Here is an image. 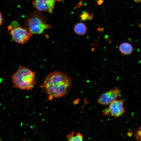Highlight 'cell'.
<instances>
[{
	"instance_id": "obj_3",
	"label": "cell",
	"mask_w": 141,
	"mask_h": 141,
	"mask_svg": "<svg viewBox=\"0 0 141 141\" xmlns=\"http://www.w3.org/2000/svg\"><path fill=\"white\" fill-rule=\"evenodd\" d=\"M46 23V18L40 11L37 10L28 15L25 22L24 27L32 34H40L45 30L51 27L50 25Z\"/></svg>"
},
{
	"instance_id": "obj_11",
	"label": "cell",
	"mask_w": 141,
	"mask_h": 141,
	"mask_svg": "<svg viewBox=\"0 0 141 141\" xmlns=\"http://www.w3.org/2000/svg\"><path fill=\"white\" fill-rule=\"evenodd\" d=\"M93 17V15L90 14L88 12L86 11H83L80 16V19L81 21L91 20Z\"/></svg>"
},
{
	"instance_id": "obj_13",
	"label": "cell",
	"mask_w": 141,
	"mask_h": 141,
	"mask_svg": "<svg viewBox=\"0 0 141 141\" xmlns=\"http://www.w3.org/2000/svg\"><path fill=\"white\" fill-rule=\"evenodd\" d=\"M3 20V17L2 13L0 11V26L2 25Z\"/></svg>"
},
{
	"instance_id": "obj_4",
	"label": "cell",
	"mask_w": 141,
	"mask_h": 141,
	"mask_svg": "<svg viewBox=\"0 0 141 141\" xmlns=\"http://www.w3.org/2000/svg\"><path fill=\"white\" fill-rule=\"evenodd\" d=\"M9 34L16 43L24 44L29 40L32 34L25 27L17 26L10 31Z\"/></svg>"
},
{
	"instance_id": "obj_12",
	"label": "cell",
	"mask_w": 141,
	"mask_h": 141,
	"mask_svg": "<svg viewBox=\"0 0 141 141\" xmlns=\"http://www.w3.org/2000/svg\"><path fill=\"white\" fill-rule=\"evenodd\" d=\"M135 136L137 140L141 141V126L136 131Z\"/></svg>"
},
{
	"instance_id": "obj_17",
	"label": "cell",
	"mask_w": 141,
	"mask_h": 141,
	"mask_svg": "<svg viewBox=\"0 0 141 141\" xmlns=\"http://www.w3.org/2000/svg\"></svg>"
},
{
	"instance_id": "obj_15",
	"label": "cell",
	"mask_w": 141,
	"mask_h": 141,
	"mask_svg": "<svg viewBox=\"0 0 141 141\" xmlns=\"http://www.w3.org/2000/svg\"><path fill=\"white\" fill-rule=\"evenodd\" d=\"M103 0H98L97 2V4L99 5H101L103 2Z\"/></svg>"
},
{
	"instance_id": "obj_9",
	"label": "cell",
	"mask_w": 141,
	"mask_h": 141,
	"mask_svg": "<svg viewBox=\"0 0 141 141\" xmlns=\"http://www.w3.org/2000/svg\"><path fill=\"white\" fill-rule=\"evenodd\" d=\"M87 27L86 25L83 22H79L76 24L74 27V32L79 35H84L87 32Z\"/></svg>"
},
{
	"instance_id": "obj_6",
	"label": "cell",
	"mask_w": 141,
	"mask_h": 141,
	"mask_svg": "<svg viewBox=\"0 0 141 141\" xmlns=\"http://www.w3.org/2000/svg\"><path fill=\"white\" fill-rule=\"evenodd\" d=\"M61 0H33L32 4L33 6L38 10L51 13L53 11L56 2Z\"/></svg>"
},
{
	"instance_id": "obj_2",
	"label": "cell",
	"mask_w": 141,
	"mask_h": 141,
	"mask_svg": "<svg viewBox=\"0 0 141 141\" xmlns=\"http://www.w3.org/2000/svg\"><path fill=\"white\" fill-rule=\"evenodd\" d=\"M11 80L14 86L22 90L32 89L36 83L35 73L28 68L20 66L13 74Z\"/></svg>"
},
{
	"instance_id": "obj_10",
	"label": "cell",
	"mask_w": 141,
	"mask_h": 141,
	"mask_svg": "<svg viewBox=\"0 0 141 141\" xmlns=\"http://www.w3.org/2000/svg\"><path fill=\"white\" fill-rule=\"evenodd\" d=\"M67 138L69 141H83V136L81 133H77L75 135L74 131L67 134Z\"/></svg>"
},
{
	"instance_id": "obj_7",
	"label": "cell",
	"mask_w": 141,
	"mask_h": 141,
	"mask_svg": "<svg viewBox=\"0 0 141 141\" xmlns=\"http://www.w3.org/2000/svg\"><path fill=\"white\" fill-rule=\"evenodd\" d=\"M109 105L107 109L110 115L118 117L122 116L125 112L124 102L122 99H116Z\"/></svg>"
},
{
	"instance_id": "obj_5",
	"label": "cell",
	"mask_w": 141,
	"mask_h": 141,
	"mask_svg": "<svg viewBox=\"0 0 141 141\" xmlns=\"http://www.w3.org/2000/svg\"><path fill=\"white\" fill-rule=\"evenodd\" d=\"M121 91L117 87L110 89L103 93L99 98L97 102L101 104H109L119 96Z\"/></svg>"
},
{
	"instance_id": "obj_14",
	"label": "cell",
	"mask_w": 141,
	"mask_h": 141,
	"mask_svg": "<svg viewBox=\"0 0 141 141\" xmlns=\"http://www.w3.org/2000/svg\"><path fill=\"white\" fill-rule=\"evenodd\" d=\"M83 2L82 1H80L78 4L76 5V7H80L83 4Z\"/></svg>"
},
{
	"instance_id": "obj_16",
	"label": "cell",
	"mask_w": 141,
	"mask_h": 141,
	"mask_svg": "<svg viewBox=\"0 0 141 141\" xmlns=\"http://www.w3.org/2000/svg\"><path fill=\"white\" fill-rule=\"evenodd\" d=\"M136 2H139L140 0H135Z\"/></svg>"
},
{
	"instance_id": "obj_8",
	"label": "cell",
	"mask_w": 141,
	"mask_h": 141,
	"mask_svg": "<svg viewBox=\"0 0 141 141\" xmlns=\"http://www.w3.org/2000/svg\"><path fill=\"white\" fill-rule=\"evenodd\" d=\"M119 49L121 53L127 55L131 54L133 51V47L128 42H123L119 45Z\"/></svg>"
},
{
	"instance_id": "obj_1",
	"label": "cell",
	"mask_w": 141,
	"mask_h": 141,
	"mask_svg": "<svg viewBox=\"0 0 141 141\" xmlns=\"http://www.w3.org/2000/svg\"><path fill=\"white\" fill-rule=\"evenodd\" d=\"M42 86L50 97H61L68 93L72 86V81L69 77L65 73L55 71L46 77Z\"/></svg>"
}]
</instances>
